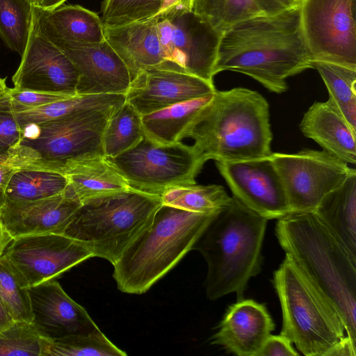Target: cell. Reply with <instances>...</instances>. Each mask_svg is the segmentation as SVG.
Instances as JSON below:
<instances>
[{
  "label": "cell",
  "mask_w": 356,
  "mask_h": 356,
  "mask_svg": "<svg viewBox=\"0 0 356 356\" xmlns=\"http://www.w3.org/2000/svg\"><path fill=\"white\" fill-rule=\"evenodd\" d=\"M299 9L263 14L234 25L221 36L215 75L233 71L249 76L268 90L285 92L286 79L313 67Z\"/></svg>",
  "instance_id": "obj_1"
},
{
  "label": "cell",
  "mask_w": 356,
  "mask_h": 356,
  "mask_svg": "<svg viewBox=\"0 0 356 356\" xmlns=\"http://www.w3.org/2000/svg\"><path fill=\"white\" fill-rule=\"evenodd\" d=\"M275 234L286 256L336 310L356 343V259L314 212H291Z\"/></svg>",
  "instance_id": "obj_2"
},
{
  "label": "cell",
  "mask_w": 356,
  "mask_h": 356,
  "mask_svg": "<svg viewBox=\"0 0 356 356\" xmlns=\"http://www.w3.org/2000/svg\"><path fill=\"white\" fill-rule=\"evenodd\" d=\"M184 138L193 140V147L206 162L270 156L269 104L258 92L248 88L216 90Z\"/></svg>",
  "instance_id": "obj_3"
},
{
  "label": "cell",
  "mask_w": 356,
  "mask_h": 356,
  "mask_svg": "<svg viewBox=\"0 0 356 356\" xmlns=\"http://www.w3.org/2000/svg\"><path fill=\"white\" fill-rule=\"evenodd\" d=\"M268 220L232 196L210 221L192 248L207 264L204 287L208 299L232 293L237 300L243 299L250 279L261 271Z\"/></svg>",
  "instance_id": "obj_4"
},
{
  "label": "cell",
  "mask_w": 356,
  "mask_h": 356,
  "mask_svg": "<svg viewBox=\"0 0 356 356\" xmlns=\"http://www.w3.org/2000/svg\"><path fill=\"white\" fill-rule=\"evenodd\" d=\"M218 211L197 213L162 204L150 225L113 265L118 289L129 294L147 291L192 250Z\"/></svg>",
  "instance_id": "obj_5"
},
{
  "label": "cell",
  "mask_w": 356,
  "mask_h": 356,
  "mask_svg": "<svg viewBox=\"0 0 356 356\" xmlns=\"http://www.w3.org/2000/svg\"><path fill=\"white\" fill-rule=\"evenodd\" d=\"M161 205L160 195L133 188L99 195L81 203L63 234L113 265Z\"/></svg>",
  "instance_id": "obj_6"
},
{
  "label": "cell",
  "mask_w": 356,
  "mask_h": 356,
  "mask_svg": "<svg viewBox=\"0 0 356 356\" xmlns=\"http://www.w3.org/2000/svg\"><path fill=\"white\" fill-rule=\"evenodd\" d=\"M115 109L88 110L21 127L6 161L15 169L60 172L67 164L104 156L103 134Z\"/></svg>",
  "instance_id": "obj_7"
},
{
  "label": "cell",
  "mask_w": 356,
  "mask_h": 356,
  "mask_svg": "<svg viewBox=\"0 0 356 356\" xmlns=\"http://www.w3.org/2000/svg\"><path fill=\"white\" fill-rule=\"evenodd\" d=\"M273 284L282 313L280 334L306 356H325L346 334L339 315L285 256Z\"/></svg>",
  "instance_id": "obj_8"
},
{
  "label": "cell",
  "mask_w": 356,
  "mask_h": 356,
  "mask_svg": "<svg viewBox=\"0 0 356 356\" xmlns=\"http://www.w3.org/2000/svg\"><path fill=\"white\" fill-rule=\"evenodd\" d=\"M106 159L131 188L160 196L170 188L195 184L206 162L193 145H159L145 136L129 150Z\"/></svg>",
  "instance_id": "obj_9"
},
{
  "label": "cell",
  "mask_w": 356,
  "mask_h": 356,
  "mask_svg": "<svg viewBox=\"0 0 356 356\" xmlns=\"http://www.w3.org/2000/svg\"><path fill=\"white\" fill-rule=\"evenodd\" d=\"M166 63L162 66L213 82L222 33L192 10L156 15Z\"/></svg>",
  "instance_id": "obj_10"
},
{
  "label": "cell",
  "mask_w": 356,
  "mask_h": 356,
  "mask_svg": "<svg viewBox=\"0 0 356 356\" xmlns=\"http://www.w3.org/2000/svg\"><path fill=\"white\" fill-rule=\"evenodd\" d=\"M313 61L356 70V0H296Z\"/></svg>",
  "instance_id": "obj_11"
},
{
  "label": "cell",
  "mask_w": 356,
  "mask_h": 356,
  "mask_svg": "<svg viewBox=\"0 0 356 356\" xmlns=\"http://www.w3.org/2000/svg\"><path fill=\"white\" fill-rule=\"evenodd\" d=\"M270 159L283 185L291 212H314L321 200L355 170L322 150L275 152Z\"/></svg>",
  "instance_id": "obj_12"
},
{
  "label": "cell",
  "mask_w": 356,
  "mask_h": 356,
  "mask_svg": "<svg viewBox=\"0 0 356 356\" xmlns=\"http://www.w3.org/2000/svg\"><path fill=\"white\" fill-rule=\"evenodd\" d=\"M3 256L26 288L55 280L70 268L93 257L79 241L49 233L15 238Z\"/></svg>",
  "instance_id": "obj_13"
},
{
  "label": "cell",
  "mask_w": 356,
  "mask_h": 356,
  "mask_svg": "<svg viewBox=\"0 0 356 356\" xmlns=\"http://www.w3.org/2000/svg\"><path fill=\"white\" fill-rule=\"evenodd\" d=\"M216 164L233 196L250 209L267 220H278L290 213L270 156Z\"/></svg>",
  "instance_id": "obj_14"
},
{
  "label": "cell",
  "mask_w": 356,
  "mask_h": 356,
  "mask_svg": "<svg viewBox=\"0 0 356 356\" xmlns=\"http://www.w3.org/2000/svg\"><path fill=\"white\" fill-rule=\"evenodd\" d=\"M14 88L78 95L79 72L70 58L43 36L33 23L19 65L12 78Z\"/></svg>",
  "instance_id": "obj_15"
},
{
  "label": "cell",
  "mask_w": 356,
  "mask_h": 356,
  "mask_svg": "<svg viewBox=\"0 0 356 356\" xmlns=\"http://www.w3.org/2000/svg\"><path fill=\"white\" fill-rule=\"evenodd\" d=\"M216 90L213 82L195 75L162 67L140 70L125 92L126 102L141 115Z\"/></svg>",
  "instance_id": "obj_16"
},
{
  "label": "cell",
  "mask_w": 356,
  "mask_h": 356,
  "mask_svg": "<svg viewBox=\"0 0 356 356\" xmlns=\"http://www.w3.org/2000/svg\"><path fill=\"white\" fill-rule=\"evenodd\" d=\"M51 42L76 67L79 72L78 95L125 94L129 88L131 79L129 70L106 40L97 44Z\"/></svg>",
  "instance_id": "obj_17"
},
{
  "label": "cell",
  "mask_w": 356,
  "mask_h": 356,
  "mask_svg": "<svg viewBox=\"0 0 356 356\" xmlns=\"http://www.w3.org/2000/svg\"><path fill=\"white\" fill-rule=\"evenodd\" d=\"M28 292L31 323L43 337L52 340L99 328L86 309L72 299L56 280L30 286Z\"/></svg>",
  "instance_id": "obj_18"
},
{
  "label": "cell",
  "mask_w": 356,
  "mask_h": 356,
  "mask_svg": "<svg viewBox=\"0 0 356 356\" xmlns=\"http://www.w3.org/2000/svg\"><path fill=\"white\" fill-rule=\"evenodd\" d=\"M81 205L68 185L63 193L40 200H6L0 209V217L14 238L26 235L63 234Z\"/></svg>",
  "instance_id": "obj_19"
},
{
  "label": "cell",
  "mask_w": 356,
  "mask_h": 356,
  "mask_svg": "<svg viewBox=\"0 0 356 356\" xmlns=\"http://www.w3.org/2000/svg\"><path fill=\"white\" fill-rule=\"evenodd\" d=\"M274 329L275 324L264 305L242 299L228 307L211 343L237 356H257Z\"/></svg>",
  "instance_id": "obj_20"
},
{
  "label": "cell",
  "mask_w": 356,
  "mask_h": 356,
  "mask_svg": "<svg viewBox=\"0 0 356 356\" xmlns=\"http://www.w3.org/2000/svg\"><path fill=\"white\" fill-rule=\"evenodd\" d=\"M104 39L126 65L131 81L140 71L166 63L155 17L123 26H104Z\"/></svg>",
  "instance_id": "obj_21"
},
{
  "label": "cell",
  "mask_w": 356,
  "mask_h": 356,
  "mask_svg": "<svg viewBox=\"0 0 356 356\" xmlns=\"http://www.w3.org/2000/svg\"><path fill=\"white\" fill-rule=\"evenodd\" d=\"M32 21L50 41L97 44L105 40L102 19L79 5L63 4L51 10L33 6Z\"/></svg>",
  "instance_id": "obj_22"
},
{
  "label": "cell",
  "mask_w": 356,
  "mask_h": 356,
  "mask_svg": "<svg viewBox=\"0 0 356 356\" xmlns=\"http://www.w3.org/2000/svg\"><path fill=\"white\" fill-rule=\"evenodd\" d=\"M302 134L347 163H356V130L329 100L314 102L300 124Z\"/></svg>",
  "instance_id": "obj_23"
},
{
  "label": "cell",
  "mask_w": 356,
  "mask_h": 356,
  "mask_svg": "<svg viewBox=\"0 0 356 356\" xmlns=\"http://www.w3.org/2000/svg\"><path fill=\"white\" fill-rule=\"evenodd\" d=\"M314 213L356 259V171L321 200Z\"/></svg>",
  "instance_id": "obj_24"
},
{
  "label": "cell",
  "mask_w": 356,
  "mask_h": 356,
  "mask_svg": "<svg viewBox=\"0 0 356 356\" xmlns=\"http://www.w3.org/2000/svg\"><path fill=\"white\" fill-rule=\"evenodd\" d=\"M60 173L67 178L72 193L81 203L92 197L131 188L104 156L70 163Z\"/></svg>",
  "instance_id": "obj_25"
},
{
  "label": "cell",
  "mask_w": 356,
  "mask_h": 356,
  "mask_svg": "<svg viewBox=\"0 0 356 356\" xmlns=\"http://www.w3.org/2000/svg\"><path fill=\"white\" fill-rule=\"evenodd\" d=\"M213 93L141 115L145 136L159 145L180 142L188 127L211 102Z\"/></svg>",
  "instance_id": "obj_26"
},
{
  "label": "cell",
  "mask_w": 356,
  "mask_h": 356,
  "mask_svg": "<svg viewBox=\"0 0 356 356\" xmlns=\"http://www.w3.org/2000/svg\"><path fill=\"white\" fill-rule=\"evenodd\" d=\"M125 101L124 94L76 95L15 113L19 125L23 127L80 111L118 108Z\"/></svg>",
  "instance_id": "obj_27"
},
{
  "label": "cell",
  "mask_w": 356,
  "mask_h": 356,
  "mask_svg": "<svg viewBox=\"0 0 356 356\" xmlns=\"http://www.w3.org/2000/svg\"><path fill=\"white\" fill-rule=\"evenodd\" d=\"M68 186L61 173L38 169H20L11 176L6 189V200L27 202L63 193Z\"/></svg>",
  "instance_id": "obj_28"
},
{
  "label": "cell",
  "mask_w": 356,
  "mask_h": 356,
  "mask_svg": "<svg viewBox=\"0 0 356 356\" xmlns=\"http://www.w3.org/2000/svg\"><path fill=\"white\" fill-rule=\"evenodd\" d=\"M144 136L141 115L125 101L108 120L102 140L104 156H117L134 147Z\"/></svg>",
  "instance_id": "obj_29"
},
{
  "label": "cell",
  "mask_w": 356,
  "mask_h": 356,
  "mask_svg": "<svg viewBox=\"0 0 356 356\" xmlns=\"http://www.w3.org/2000/svg\"><path fill=\"white\" fill-rule=\"evenodd\" d=\"M329 93V100L356 130V70L334 63L313 61Z\"/></svg>",
  "instance_id": "obj_30"
},
{
  "label": "cell",
  "mask_w": 356,
  "mask_h": 356,
  "mask_svg": "<svg viewBox=\"0 0 356 356\" xmlns=\"http://www.w3.org/2000/svg\"><path fill=\"white\" fill-rule=\"evenodd\" d=\"M163 204L197 213L220 211L231 200L225 188L217 184L177 186L161 195Z\"/></svg>",
  "instance_id": "obj_31"
},
{
  "label": "cell",
  "mask_w": 356,
  "mask_h": 356,
  "mask_svg": "<svg viewBox=\"0 0 356 356\" xmlns=\"http://www.w3.org/2000/svg\"><path fill=\"white\" fill-rule=\"evenodd\" d=\"M192 10L222 34L238 22L264 14L257 0H193Z\"/></svg>",
  "instance_id": "obj_32"
},
{
  "label": "cell",
  "mask_w": 356,
  "mask_h": 356,
  "mask_svg": "<svg viewBox=\"0 0 356 356\" xmlns=\"http://www.w3.org/2000/svg\"><path fill=\"white\" fill-rule=\"evenodd\" d=\"M30 0H0V38L21 56L26 47L33 19Z\"/></svg>",
  "instance_id": "obj_33"
},
{
  "label": "cell",
  "mask_w": 356,
  "mask_h": 356,
  "mask_svg": "<svg viewBox=\"0 0 356 356\" xmlns=\"http://www.w3.org/2000/svg\"><path fill=\"white\" fill-rule=\"evenodd\" d=\"M99 328L49 340L43 356H125Z\"/></svg>",
  "instance_id": "obj_34"
},
{
  "label": "cell",
  "mask_w": 356,
  "mask_h": 356,
  "mask_svg": "<svg viewBox=\"0 0 356 356\" xmlns=\"http://www.w3.org/2000/svg\"><path fill=\"white\" fill-rule=\"evenodd\" d=\"M49 340L32 323L15 321L0 330V356H43Z\"/></svg>",
  "instance_id": "obj_35"
},
{
  "label": "cell",
  "mask_w": 356,
  "mask_h": 356,
  "mask_svg": "<svg viewBox=\"0 0 356 356\" xmlns=\"http://www.w3.org/2000/svg\"><path fill=\"white\" fill-rule=\"evenodd\" d=\"M0 300L15 321L32 323L28 289L3 255L0 257Z\"/></svg>",
  "instance_id": "obj_36"
},
{
  "label": "cell",
  "mask_w": 356,
  "mask_h": 356,
  "mask_svg": "<svg viewBox=\"0 0 356 356\" xmlns=\"http://www.w3.org/2000/svg\"><path fill=\"white\" fill-rule=\"evenodd\" d=\"M163 0H104L102 22L115 27L149 19L160 11Z\"/></svg>",
  "instance_id": "obj_37"
},
{
  "label": "cell",
  "mask_w": 356,
  "mask_h": 356,
  "mask_svg": "<svg viewBox=\"0 0 356 356\" xmlns=\"http://www.w3.org/2000/svg\"><path fill=\"white\" fill-rule=\"evenodd\" d=\"M22 136L6 90L0 93V161H6Z\"/></svg>",
  "instance_id": "obj_38"
},
{
  "label": "cell",
  "mask_w": 356,
  "mask_h": 356,
  "mask_svg": "<svg viewBox=\"0 0 356 356\" xmlns=\"http://www.w3.org/2000/svg\"><path fill=\"white\" fill-rule=\"evenodd\" d=\"M14 112L42 106L72 97L40 91L18 90L15 88L6 90Z\"/></svg>",
  "instance_id": "obj_39"
},
{
  "label": "cell",
  "mask_w": 356,
  "mask_h": 356,
  "mask_svg": "<svg viewBox=\"0 0 356 356\" xmlns=\"http://www.w3.org/2000/svg\"><path fill=\"white\" fill-rule=\"evenodd\" d=\"M292 347L291 341L286 337L272 335L268 337L257 356H298Z\"/></svg>",
  "instance_id": "obj_40"
},
{
  "label": "cell",
  "mask_w": 356,
  "mask_h": 356,
  "mask_svg": "<svg viewBox=\"0 0 356 356\" xmlns=\"http://www.w3.org/2000/svg\"><path fill=\"white\" fill-rule=\"evenodd\" d=\"M356 343L347 335L335 343L325 356H355Z\"/></svg>",
  "instance_id": "obj_41"
},
{
  "label": "cell",
  "mask_w": 356,
  "mask_h": 356,
  "mask_svg": "<svg viewBox=\"0 0 356 356\" xmlns=\"http://www.w3.org/2000/svg\"><path fill=\"white\" fill-rule=\"evenodd\" d=\"M17 170L7 161H0V209L6 202V189L13 174Z\"/></svg>",
  "instance_id": "obj_42"
},
{
  "label": "cell",
  "mask_w": 356,
  "mask_h": 356,
  "mask_svg": "<svg viewBox=\"0 0 356 356\" xmlns=\"http://www.w3.org/2000/svg\"><path fill=\"white\" fill-rule=\"evenodd\" d=\"M264 14H274L293 6V0H257Z\"/></svg>",
  "instance_id": "obj_43"
},
{
  "label": "cell",
  "mask_w": 356,
  "mask_h": 356,
  "mask_svg": "<svg viewBox=\"0 0 356 356\" xmlns=\"http://www.w3.org/2000/svg\"><path fill=\"white\" fill-rule=\"evenodd\" d=\"M193 0H163L157 15L166 13L174 9L192 10Z\"/></svg>",
  "instance_id": "obj_44"
},
{
  "label": "cell",
  "mask_w": 356,
  "mask_h": 356,
  "mask_svg": "<svg viewBox=\"0 0 356 356\" xmlns=\"http://www.w3.org/2000/svg\"><path fill=\"white\" fill-rule=\"evenodd\" d=\"M14 238L6 229L0 217V257H1L6 248L12 242Z\"/></svg>",
  "instance_id": "obj_45"
},
{
  "label": "cell",
  "mask_w": 356,
  "mask_h": 356,
  "mask_svg": "<svg viewBox=\"0 0 356 356\" xmlns=\"http://www.w3.org/2000/svg\"><path fill=\"white\" fill-rule=\"evenodd\" d=\"M66 0H36L33 6L42 9L51 10L63 5Z\"/></svg>",
  "instance_id": "obj_46"
},
{
  "label": "cell",
  "mask_w": 356,
  "mask_h": 356,
  "mask_svg": "<svg viewBox=\"0 0 356 356\" xmlns=\"http://www.w3.org/2000/svg\"><path fill=\"white\" fill-rule=\"evenodd\" d=\"M15 321L0 300V330L8 327Z\"/></svg>",
  "instance_id": "obj_47"
},
{
  "label": "cell",
  "mask_w": 356,
  "mask_h": 356,
  "mask_svg": "<svg viewBox=\"0 0 356 356\" xmlns=\"http://www.w3.org/2000/svg\"><path fill=\"white\" fill-rule=\"evenodd\" d=\"M8 89L6 83V79L0 77V93L5 92Z\"/></svg>",
  "instance_id": "obj_48"
},
{
  "label": "cell",
  "mask_w": 356,
  "mask_h": 356,
  "mask_svg": "<svg viewBox=\"0 0 356 356\" xmlns=\"http://www.w3.org/2000/svg\"><path fill=\"white\" fill-rule=\"evenodd\" d=\"M30 1H31L33 3V4L36 0H30Z\"/></svg>",
  "instance_id": "obj_49"
},
{
  "label": "cell",
  "mask_w": 356,
  "mask_h": 356,
  "mask_svg": "<svg viewBox=\"0 0 356 356\" xmlns=\"http://www.w3.org/2000/svg\"><path fill=\"white\" fill-rule=\"evenodd\" d=\"M293 1L295 3H296V0H293Z\"/></svg>",
  "instance_id": "obj_50"
}]
</instances>
